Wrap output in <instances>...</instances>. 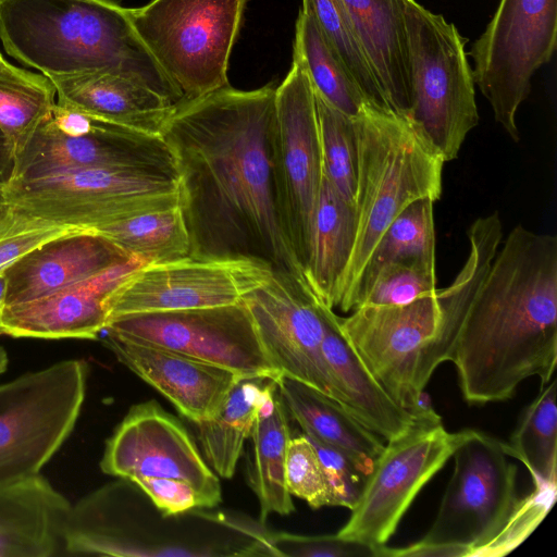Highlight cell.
I'll return each mask as SVG.
<instances>
[{"label":"cell","instance_id":"603a6c76","mask_svg":"<svg viewBox=\"0 0 557 557\" xmlns=\"http://www.w3.org/2000/svg\"><path fill=\"white\" fill-rule=\"evenodd\" d=\"M322 352L339 403L356 420L387 442L408 432L412 414L401 407L367 369L339 331L333 309L322 306Z\"/></svg>","mask_w":557,"mask_h":557},{"label":"cell","instance_id":"ab89813d","mask_svg":"<svg viewBox=\"0 0 557 557\" xmlns=\"http://www.w3.org/2000/svg\"><path fill=\"white\" fill-rule=\"evenodd\" d=\"M556 498L555 486H534V491L519 498L513 512L498 534L471 557L503 556L515 549L537 527Z\"/></svg>","mask_w":557,"mask_h":557},{"label":"cell","instance_id":"4dcf8cb0","mask_svg":"<svg viewBox=\"0 0 557 557\" xmlns=\"http://www.w3.org/2000/svg\"><path fill=\"white\" fill-rule=\"evenodd\" d=\"M146 264L185 259L190 240L181 203L145 212L95 230Z\"/></svg>","mask_w":557,"mask_h":557},{"label":"cell","instance_id":"5bb4252c","mask_svg":"<svg viewBox=\"0 0 557 557\" xmlns=\"http://www.w3.org/2000/svg\"><path fill=\"white\" fill-rule=\"evenodd\" d=\"M88 168L177 174L175 157L161 135L144 133L55 103L51 114L16 156L11 182Z\"/></svg>","mask_w":557,"mask_h":557},{"label":"cell","instance_id":"4316f807","mask_svg":"<svg viewBox=\"0 0 557 557\" xmlns=\"http://www.w3.org/2000/svg\"><path fill=\"white\" fill-rule=\"evenodd\" d=\"M249 438L251 450L247 475L260 504L261 523L270 513H292L295 508L285 476L292 435L286 409L273 380L265 383L262 405Z\"/></svg>","mask_w":557,"mask_h":557},{"label":"cell","instance_id":"d4e9b609","mask_svg":"<svg viewBox=\"0 0 557 557\" xmlns=\"http://www.w3.org/2000/svg\"><path fill=\"white\" fill-rule=\"evenodd\" d=\"M70 508L41 474L1 488L0 557L57 555Z\"/></svg>","mask_w":557,"mask_h":557},{"label":"cell","instance_id":"1f68e13d","mask_svg":"<svg viewBox=\"0 0 557 557\" xmlns=\"http://www.w3.org/2000/svg\"><path fill=\"white\" fill-rule=\"evenodd\" d=\"M293 52L302 61L314 91L332 107L356 119L369 106L306 4L296 21Z\"/></svg>","mask_w":557,"mask_h":557},{"label":"cell","instance_id":"836d02e7","mask_svg":"<svg viewBox=\"0 0 557 557\" xmlns=\"http://www.w3.org/2000/svg\"><path fill=\"white\" fill-rule=\"evenodd\" d=\"M557 380L541 387L522 412L506 443L507 451L529 469L534 486H555L557 479Z\"/></svg>","mask_w":557,"mask_h":557},{"label":"cell","instance_id":"30bf717a","mask_svg":"<svg viewBox=\"0 0 557 557\" xmlns=\"http://www.w3.org/2000/svg\"><path fill=\"white\" fill-rule=\"evenodd\" d=\"M272 168L280 225L304 274L324 172L314 90L294 52L287 75L276 86Z\"/></svg>","mask_w":557,"mask_h":557},{"label":"cell","instance_id":"7bdbcfd3","mask_svg":"<svg viewBox=\"0 0 557 557\" xmlns=\"http://www.w3.org/2000/svg\"><path fill=\"white\" fill-rule=\"evenodd\" d=\"M150 499L163 517L170 518L198 508H208L198 491L178 479L138 476L131 481Z\"/></svg>","mask_w":557,"mask_h":557},{"label":"cell","instance_id":"74e56055","mask_svg":"<svg viewBox=\"0 0 557 557\" xmlns=\"http://www.w3.org/2000/svg\"><path fill=\"white\" fill-rule=\"evenodd\" d=\"M85 230L90 228L50 223L7 203L0 212V273L41 244Z\"/></svg>","mask_w":557,"mask_h":557},{"label":"cell","instance_id":"7dc6e473","mask_svg":"<svg viewBox=\"0 0 557 557\" xmlns=\"http://www.w3.org/2000/svg\"><path fill=\"white\" fill-rule=\"evenodd\" d=\"M8 362L9 358L7 351L0 347V375L7 370Z\"/></svg>","mask_w":557,"mask_h":557},{"label":"cell","instance_id":"277c9868","mask_svg":"<svg viewBox=\"0 0 557 557\" xmlns=\"http://www.w3.org/2000/svg\"><path fill=\"white\" fill-rule=\"evenodd\" d=\"M0 39L14 59L48 77L113 72L183 101L119 0H0Z\"/></svg>","mask_w":557,"mask_h":557},{"label":"cell","instance_id":"6da1fadb","mask_svg":"<svg viewBox=\"0 0 557 557\" xmlns=\"http://www.w3.org/2000/svg\"><path fill=\"white\" fill-rule=\"evenodd\" d=\"M275 94L273 83L227 85L182 101L161 136L176 161L189 256L260 261L306 285L275 205Z\"/></svg>","mask_w":557,"mask_h":557},{"label":"cell","instance_id":"484cf974","mask_svg":"<svg viewBox=\"0 0 557 557\" xmlns=\"http://www.w3.org/2000/svg\"><path fill=\"white\" fill-rule=\"evenodd\" d=\"M277 389L304 434L346 455L369 475L384 445L339 403L296 380L281 376Z\"/></svg>","mask_w":557,"mask_h":557},{"label":"cell","instance_id":"44dd1931","mask_svg":"<svg viewBox=\"0 0 557 557\" xmlns=\"http://www.w3.org/2000/svg\"><path fill=\"white\" fill-rule=\"evenodd\" d=\"M129 258L133 257L95 230L50 239L3 271L7 280L5 306L44 297Z\"/></svg>","mask_w":557,"mask_h":557},{"label":"cell","instance_id":"e575fe53","mask_svg":"<svg viewBox=\"0 0 557 557\" xmlns=\"http://www.w3.org/2000/svg\"><path fill=\"white\" fill-rule=\"evenodd\" d=\"M321 32L359 88L367 103L389 111L341 0H302Z\"/></svg>","mask_w":557,"mask_h":557},{"label":"cell","instance_id":"8d00e7d4","mask_svg":"<svg viewBox=\"0 0 557 557\" xmlns=\"http://www.w3.org/2000/svg\"><path fill=\"white\" fill-rule=\"evenodd\" d=\"M436 263L399 261L381 268L368 286L360 306H399L437 289Z\"/></svg>","mask_w":557,"mask_h":557},{"label":"cell","instance_id":"b9f144b4","mask_svg":"<svg viewBox=\"0 0 557 557\" xmlns=\"http://www.w3.org/2000/svg\"><path fill=\"white\" fill-rule=\"evenodd\" d=\"M313 445L329 485L331 506L349 508L358 502L368 475L339 450L308 436Z\"/></svg>","mask_w":557,"mask_h":557},{"label":"cell","instance_id":"9c48e42d","mask_svg":"<svg viewBox=\"0 0 557 557\" xmlns=\"http://www.w3.org/2000/svg\"><path fill=\"white\" fill-rule=\"evenodd\" d=\"M88 364L66 359L0 384V490L39 475L71 435Z\"/></svg>","mask_w":557,"mask_h":557},{"label":"cell","instance_id":"7c38bea8","mask_svg":"<svg viewBox=\"0 0 557 557\" xmlns=\"http://www.w3.org/2000/svg\"><path fill=\"white\" fill-rule=\"evenodd\" d=\"M453 456L454 473L419 542L465 546L471 557L498 534L517 507V466L506 443L478 430L461 431Z\"/></svg>","mask_w":557,"mask_h":557},{"label":"cell","instance_id":"f35d334b","mask_svg":"<svg viewBox=\"0 0 557 557\" xmlns=\"http://www.w3.org/2000/svg\"><path fill=\"white\" fill-rule=\"evenodd\" d=\"M286 486L312 509L331 506L329 485L318 454L306 434L292 437L286 457Z\"/></svg>","mask_w":557,"mask_h":557},{"label":"cell","instance_id":"3957f363","mask_svg":"<svg viewBox=\"0 0 557 557\" xmlns=\"http://www.w3.org/2000/svg\"><path fill=\"white\" fill-rule=\"evenodd\" d=\"M469 255L450 285L399 306H360L337 318L367 369L409 411L440 363L451 360L467 312L503 238L498 213L469 227Z\"/></svg>","mask_w":557,"mask_h":557},{"label":"cell","instance_id":"d6986e66","mask_svg":"<svg viewBox=\"0 0 557 557\" xmlns=\"http://www.w3.org/2000/svg\"><path fill=\"white\" fill-rule=\"evenodd\" d=\"M141 265L145 264L133 257L44 297L4 306L3 335L42 339L98 338L108 321V297Z\"/></svg>","mask_w":557,"mask_h":557},{"label":"cell","instance_id":"ffe728a7","mask_svg":"<svg viewBox=\"0 0 557 557\" xmlns=\"http://www.w3.org/2000/svg\"><path fill=\"white\" fill-rule=\"evenodd\" d=\"M116 359L168 398L193 423L212 418L243 376L168 349L104 335Z\"/></svg>","mask_w":557,"mask_h":557},{"label":"cell","instance_id":"9a60e30c","mask_svg":"<svg viewBox=\"0 0 557 557\" xmlns=\"http://www.w3.org/2000/svg\"><path fill=\"white\" fill-rule=\"evenodd\" d=\"M461 431L417 423L384 446L347 523L336 533L373 547L384 546L421 488L453 456Z\"/></svg>","mask_w":557,"mask_h":557},{"label":"cell","instance_id":"d6a6232c","mask_svg":"<svg viewBox=\"0 0 557 557\" xmlns=\"http://www.w3.org/2000/svg\"><path fill=\"white\" fill-rule=\"evenodd\" d=\"M51 79L18 69L0 65V129L8 137L15 158L27 146L57 103Z\"/></svg>","mask_w":557,"mask_h":557},{"label":"cell","instance_id":"f6af8a7d","mask_svg":"<svg viewBox=\"0 0 557 557\" xmlns=\"http://www.w3.org/2000/svg\"><path fill=\"white\" fill-rule=\"evenodd\" d=\"M15 170V154L11 143L0 129V189H4L12 181Z\"/></svg>","mask_w":557,"mask_h":557},{"label":"cell","instance_id":"2e32d148","mask_svg":"<svg viewBox=\"0 0 557 557\" xmlns=\"http://www.w3.org/2000/svg\"><path fill=\"white\" fill-rule=\"evenodd\" d=\"M272 274L269 265L250 259L189 256L177 261L141 265L108 297V320L128 314L234 305Z\"/></svg>","mask_w":557,"mask_h":557},{"label":"cell","instance_id":"f546056e","mask_svg":"<svg viewBox=\"0 0 557 557\" xmlns=\"http://www.w3.org/2000/svg\"><path fill=\"white\" fill-rule=\"evenodd\" d=\"M434 203L420 198L409 203L386 227L371 252L348 304L356 309L377 271L399 261L436 263Z\"/></svg>","mask_w":557,"mask_h":557},{"label":"cell","instance_id":"8992f818","mask_svg":"<svg viewBox=\"0 0 557 557\" xmlns=\"http://www.w3.org/2000/svg\"><path fill=\"white\" fill-rule=\"evenodd\" d=\"M411 103L408 116L445 162L457 158L480 121L465 38L455 24L405 1Z\"/></svg>","mask_w":557,"mask_h":557},{"label":"cell","instance_id":"cb8c5ba5","mask_svg":"<svg viewBox=\"0 0 557 557\" xmlns=\"http://www.w3.org/2000/svg\"><path fill=\"white\" fill-rule=\"evenodd\" d=\"M406 0H341L388 109L408 115L411 103Z\"/></svg>","mask_w":557,"mask_h":557},{"label":"cell","instance_id":"ac0fdd59","mask_svg":"<svg viewBox=\"0 0 557 557\" xmlns=\"http://www.w3.org/2000/svg\"><path fill=\"white\" fill-rule=\"evenodd\" d=\"M260 341L282 376L301 382L337 401L322 352V306L297 280L273 272L246 294Z\"/></svg>","mask_w":557,"mask_h":557},{"label":"cell","instance_id":"681fc988","mask_svg":"<svg viewBox=\"0 0 557 557\" xmlns=\"http://www.w3.org/2000/svg\"><path fill=\"white\" fill-rule=\"evenodd\" d=\"M7 63H8V61L0 53V65L7 64Z\"/></svg>","mask_w":557,"mask_h":557},{"label":"cell","instance_id":"5b68a950","mask_svg":"<svg viewBox=\"0 0 557 557\" xmlns=\"http://www.w3.org/2000/svg\"><path fill=\"white\" fill-rule=\"evenodd\" d=\"M356 237L336 307L348 312L357 282L379 239L412 201L441 198L444 159L408 115L366 106L355 119Z\"/></svg>","mask_w":557,"mask_h":557},{"label":"cell","instance_id":"d590c367","mask_svg":"<svg viewBox=\"0 0 557 557\" xmlns=\"http://www.w3.org/2000/svg\"><path fill=\"white\" fill-rule=\"evenodd\" d=\"M314 95L324 176L346 201L354 205L357 182L355 119L332 107L315 91Z\"/></svg>","mask_w":557,"mask_h":557},{"label":"cell","instance_id":"c3c4849f","mask_svg":"<svg viewBox=\"0 0 557 557\" xmlns=\"http://www.w3.org/2000/svg\"><path fill=\"white\" fill-rule=\"evenodd\" d=\"M7 201L4 198L3 189H0V212L5 208Z\"/></svg>","mask_w":557,"mask_h":557},{"label":"cell","instance_id":"8fae6325","mask_svg":"<svg viewBox=\"0 0 557 557\" xmlns=\"http://www.w3.org/2000/svg\"><path fill=\"white\" fill-rule=\"evenodd\" d=\"M557 44V0H499L485 30L467 53L473 79L495 121L513 141L516 115L531 91L534 73L548 63Z\"/></svg>","mask_w":557,"mask_h":557},{"label":"cell","instance_id":"7402d4cb","mask_svg":"<svg viewBox=\"0 0 557 557\" xmlns=\"http://www.w3.org/2000/svg\"><path fill=\"white\" fill-rule=\"evenodd\" d=\"M57 104L144 133L161 135L175 104L152 89L113 72L49 77Z\"/></svg>","mask_w":557,"mask_h":557},{"label":"cell","instance_id":"7a4b0ae2","mask_svg":"<svg viewBox=\"0 0 557 557\" xmlns=\"http://www.w3.org/2000/svg\"><path fill=\"white\" fill-rule=\"evenodd\" d=\"M463 398L485 405L511 398L557 363V237L518 224L483 278L460 329L451 360Z\"/></svg>","mask_w":557,"mask_h":557},{"label":"cell","instance_id":"f1b7e54d","mask_svg":"<svg viewBox=\"0 0 557 557\" xmlns=\"http://www.w3.org/2000/svg\"><path fill=\"white\" fill-rule=\"evenodd\" d=\"M267 381L240 377L212 418L194 423L201 454L218 476L234 475L262 405Z\"/></svg>","mask_w":557,"mask_h":557},{"label":"cell","instance_id":"bcb514c9","mask_svg":"<svg viewBox=\"0 0 557 557\" xmlns=\"http://www.w3.org/2000/svg\"><path fill=\"white\" fill-rule=\"evenodd\" d=\"M7 280L3 272L0 273V335H3L1 327V315L5 306Z\"/></svg>","mask_w":557,"mask_h":557},{"label":"cell","instance_id":"e0dca14e","mask_svg":"<svg viewBox=\"0 0 557 557\" xmlns=\"http://www.w3.org/2000/svg\"><path fill=\"white\" fill-rule=\"evenodd\" d=\"M100 469L128 481L138 476L184 480L208 508L222 500L220 480L189 432L156 400L131 407L106 443Z\"/></svg>","mask_w":557,"mask_h":557},{"label":"cell","instance_id":"60d3db41","mask_svg":"<svg viewBox=\"0 0 557 557\" xmlns=\"http://www.w3.org/2000/svg\"><path fill=\"white\" fill-rule=\"evenodd\" d=\"M382 547L335 535H297L286 532L268 533L267 555L295 557H382Z\"/></svg>","mask_w":557,"mask_h":557},{"label":"cell","instance_id":"ee69618b","mask_svg":"<svg viewBox=\"0 0 557 557\" xmlns=\"http://www.w3.org/2000/svg\"><path fill=\"white\" fill-rule=\"evenodd\" d=\"M409 412L417 423L426 425L442 424V417L433 408L431 396L424 389L417 395L409 408Z\"/></svg>","mask_w":557,"mask_h":557},{"label":"cell","instance_id":"4fadbf2b","mask_svg":"<svg viewBox=\"0 0 557 557\" xmlns=\"http://www.w3.org/2000/svg\"><path fill=\"white\" fill-rule=\"evenodd\" d=\"M104 335L175 351L226 368L243 377L277 381L247 306L149 312L108 320Z\"/></svg>","mask_w":557,"mask_h":557},{"label":"cell","instance_id":"ba28073f","mask_svg":"<svg viewBox=\"0 0 557 557\" xmlns=\"http://www.w3.org/2000/svg\"><path fill=\"white\" fill-rule=\"evenodd\" d=\"M3 194L7 203L22 213L90 230L180 205L177 174L138 169L55 172L13 181Z\"/></svg>","mask_w":557,"mask_h":557},{"label":"cell","instance_id":"83f0119b","mask_svg":"<svg viewBox=\"0 0 557 557\" xmlns=\"http://www.w3.org/2000/svg\"><path fill=\"white\" fill-rule=\"evenodd\" d=\"M356 230L355 206L346 201L323 175L304 277L314 297L330 309L336 307Z\"/></svg>","mask_w":557,"mask_h":557},{"label":"cell","instance_id":"52a82bcc","mask_svg":"<svg viewBox=\"0 0 557 557\" xmlns=\"http://www.w3.org/2000/svg\"><path fill=\"white\" fill-rule=\"evenodd\" d=\"M247 0H150L127 8L153 59L183 101L230 85L228 62Z\"/></svg>","mask_w":557,"mask_h":557}]
</instances>
